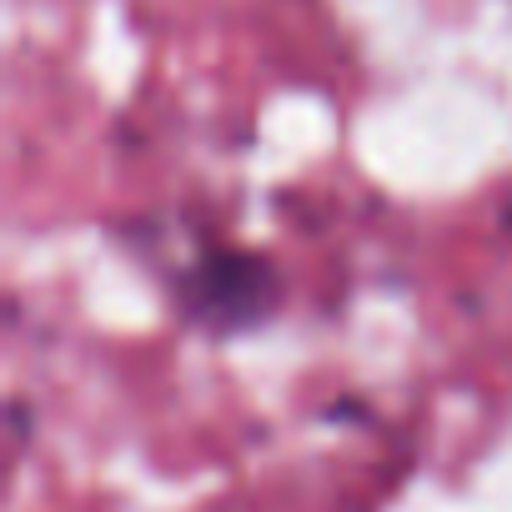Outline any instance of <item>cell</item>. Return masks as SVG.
Here are the masks:
<instances>
[{"label":"cell","instance_id":"cell-1","mask_svg":"<svg viewBox=\"0 0 512 512\" xmlns=\"http://www.w3.org/2000/svg\"><path fill=\"white\" fill-rule=\"evenodd\" d=\"M176 297H181L186 317H196L201 327H241V322H256L272 307L277 277H272V267L262 262V256L211 246L191 262Z\"/></svg>","mask_w":512,"mask_h":512}]
</instances>
